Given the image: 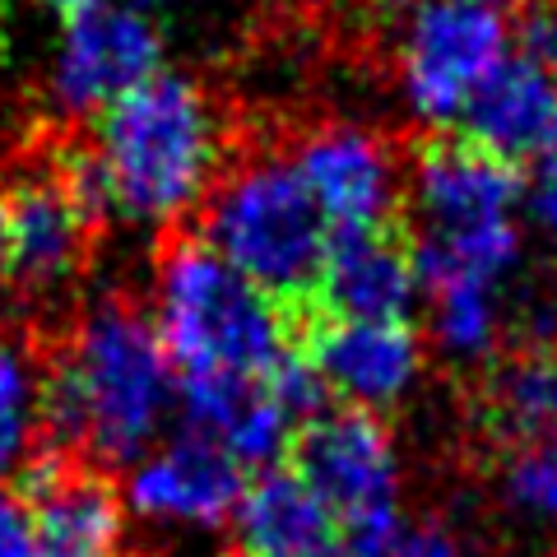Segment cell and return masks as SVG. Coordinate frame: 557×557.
<instances>
[{"label": "cell", "mask_w": 557, "mask_h": 557, "mask_svg": "<svg viewBox=\"0 0 557 557\" xmlns=\"http://www.w3.org/2000/svg\"><path fill=\"white\" fill-rule=\"evenodd\" d=\"M293 168L335 237L386 233L405 205L409 172L386 135L354 121H325L293 145Z\"/></svg>", "instance_id": "ba28073f"}, {"label": "cell", "mask_w": 557, "mask_h": 557, "mask_svg": "<svg viewBox=\"0 0 557 557\" xmlns=\"http://www.w3.org/2000/svg\"><path fill=\"white\" fill-rule=\"evenodd\" d=\"M405 200L423 237H446L516 223V209L525 205V182L516 168L483 153L469 139H432L409 163Z\"/></svg>", "instance_id": "7c38bea8"}, {"label": "cell", "mask_w": 557, "mask_h": 557, "mask_svg": "<svg viewBox=\"0 0 557 557\" xmlns=\"http://www.w3.org/2000/svg\"><path fill=\"white\" fill-rule=\"evenodd\" d=\"M47 450V368L38 354L0 335V483H20Z\"/></svg>", "instance_id": "d6986e66"}, {"label": "cell", "mask_w": 557, "mask_h": 557, "mask_svg": "<svg viewBox=\"0 0 557 557\" xmlns=\"http://www.w3.org/2000/svg\"><path fill=\"white\" fill-rule=\"evenodd\" d=\"M479 5H493V10H507V5H520V10H534V5H548V0H479Z\"/></svg>", "instance_id": "83f0119b"}, {"label": "cell", "mask_w": 557, "mask_h": 557, "mask_svg": "<svg viewBox=\"0 0 557 557\" xmlns=\"http://www.w3.org/2000/svg\"><path fill=\"white\" fill-rule=\"evenodd\" d=\"M163 70V38L126 0H89L61 20L47 94L65 116H102Z\"/></svg>", "instance_id": "52a82bcc"}, {"label": "cell", "mask_w": 557, "mask_h": 557, "mask_svg": "<svg viewBox=\"0 0 557 557\" xmlns=\"http://www.w3.org/2000/svg\"><path fill=\"white\" fill-rule=\"evenodd\" d=\"M200 242L260 293L293 307L317 293L335 233L288 153H251L223 172L205 200Z\"/></svg>", "instance_id": "277c9868"}, {"label": "cell", "mask_w": 557, "mask_h": 557, "mask_svg": "<svg viewBox=\"0 0 557 557\" xmlns=\"http://www.w3.org/2000/svg\"><path fill=\"white\" fill-rule=\"evenodd\" d=\"M465 139L507 168H539L557 153V65L511 51L465 112Z\"/></svg>", "instance_id": "5bb4252c"}, {"label": "cell", "mask_w": 557, "mask_h": 557, "mask_svg": "<svg viewBox=\"0 0 557 557\" xmlns=\"http://www.w3.org/2000/svg\"><path fill=\"white\" fill-rule=\"evenodd\" d=\"M483 418L502 442H557V344L507 358L483 386Z\"/></svg>", "instance_id": "e0dca14e"}, {"label": "cell", "mask_w": 557, "mask_h": 557, "mask_svg": "<svg viewBox=\"0 0 557 557\" xmlns=\"http://www.w3.org/2000/svg\"><path fill=\"white\" fill-rule=\"evenodd\" d=\"M344 557H469L465 539L442 520H409L399 516L391 525L348 534Z\"/></svg>", "instance_id": "7402d4cb"}, {"label": "cell", "mask_w": 557, "mask_h": 557, "mask_svg": "<svg viewBox=\"0 0 557 557\" xmlns=\"http://www.w3.org/2000/svg\"><path fill=\"white\" fill-rule=\"evenodd\" d=\"M172 409L177 368L149 311L121 293L84 307L47 362V450L131 469L159 446Z\"/></svg>", "instance_id": "7a4b0ae2"}, {"label": "cell", "mask_w": 557, "mask_h": 557, "mask_svg": "<svg viewBox=\"0 0 557 557\" xmlns=\"http://www.w3.org/2000/svg\"><path fill=\"white\" fill-rule=\"evenodd\" d=\"M177 409L186 432L214 442L242 469L270 474L293 460L302 418L293 413L270 381L242 376H177Z\"/></svg>", "instance_id": "4fadbf2b"}, {"label": "cell", "mask_w": 557, "mask_h": 557, "mask_svg": "<svg viewBox=\"0 0 557 557\" xmlns=\"http://www.w3.org/2000/svg\"><path fill=\"white\" fill-rule=\"evenodd\" d=\"M497 497L520 525L557 534V442L516 446L497 469Z\"/></svg>", "instance_id": "44dd1931"}, {"label": "cell", "mask_w": 557, "mask_h": 557, "mask_svg": "<svg viewBox=\"0 0 557 557\" xmlns=\"http://www.w3.org/2000/svg\"><path fill=\"white\" fill-rule=\"evenodd\" d=\"M511 33H516V51H520V57L557 65V0L525 10V20H520Z\"/></svg>", "instance_id": "cb8c5ba5"}, {"label": "cell", "mask_w": 557, "mask_h": 557, "mask_svg": "<svg viewBox=\"0 0 557 557\" xmlns=\"http://www.w3.org/2000/svg\"><path fill=\"white\" fill-rule=\"evenodd\" d=\"M38 557H98V553H75V548H42V544H38Z\"/></svg>", "instance_id": "f546056e"}, {"label": "cell", "mask_w": 557, "mask_h": 557, "mask_svg": "<svg viewBox=\"0 0 557 557\" xmlns=\"http://www.w3.org/2000/svg\"><path fill=\"white\" fill-rule=\"evenodd\" d=\"M131 10H139V14H153V10H163V5H172V0H126Z\"/></svg>", "instance_id": "f1b7e54d"}, {"label": "cell", "mask_w": 557, "mask_h": 557, "mask_svg": "<svg viewBox=\"0 0 557 557\" xmlns=\"http://www.w3.org/2000/svg\"><path fill=\"white\" fill-rule=\"evenodd\" d=\"M219 102L205 84L177 70H159L94 121L89 145L57 159L79 205L135 228H168L190 219L214 196L228 168Z\"/></svg>", "instance_id": "6da1fadb"}, {"label": "cell", "mask_w": 557, "mask_h": 557, "mask_svg": "<svg viewBox=\"0 0 557 557\" xmlns=\"http://www.w3.org/2000/svg\"><path fill=\"white\" fill-rule=\"evenodd\" d=\"M242 497H247V469L186 428L145 450L121 483L126 516L172 534H214L233 525Z\"/></svg>", "instance_id": "9c48e42d"}, {"label": "cell", "mask_w": 557, "mask_h": 557, "mask_svg": "<svg viewBox=\"0 0 557 557\" xmlns=\"http://www.w3.org/2000/svg\"><path fill=\"white\" fill-rule=\"evenodd\" d=\"M233 534L237 557H344L348 544L335 511L284 465L247 483Z\"/></svg>", "instance_id": "2e32d148"}, {"label": "cell", "mask_w": 557, "mask_h": 557, "mask_svg": "<svg viewBox=\"0 0 557 557\" xmlns=\"http://www.w3.org/2000/svg\"><path fill=\"white\" fill-rule=\"evenodd\" d=\"M423 293L437 288H507L511 274L525 260V233L520 223H493L474 233H446V237H418L413 247Z\"/></svg>", "instance_id": "ac0fdd59"}, {"label": "cell", "mask_w": 557, "mask_h": 557, "mask_svg": "<svg viewBox=\"0 0 557 557\" xmlns=\"http://www.w3.org/2000/svg\"><path fill=\"white\" fill-rule=\"evenodd\" d=\"M428 335L450 362L474 368L502 348L507 302L497 288H437L428 293Z\"/></svg>", "instance_id": "ffe728a7"}, {"label": "cell", "mask_w": 557, "mask_h": 557, "mask_svg": "<svg viewBox=\"0 0 557 557\" xmlns=\"http://www.w3.org/2000/svg\"><path fill=\"white\" fill-rule=\"evenodd\" d=\"M149 317L177 376L270 381L298 354L293 307L223 265L200 237L172 242L159 256Z\"/></svg>", "instance_id": "3957f363"}, {"label": "cell", "mask_w": 557, "mask_h": 557, "mask_svg": "<svg viewBox=\"0 0 557 557\" xmlns=\"http://www.w3.org/2000/svg\"><path fill=\"white\" fill-rule=\"evenodd\" d=\"M0 557H38V530L20 497L0 493Z\"/></svg>", "instance_id": "d4e9b609"}, {"label": "cell", "mask_w": 557, "mask_h": 557, "mask_svg": "<svg viewBox=\"0 0 557 557\" xmlns=\"http://www.w3.org/2000/svg\"><path fill=\"white\" fill-rule=\"evenodd\" d=\"M28 5H38V10H47V14H57V20H70V14L84 10L89 0H28Z\"/></svg>", "instance_id": "484cf974"}, {"label": "cell", "mask_w": 557, "mask_h": 557, "mask_svg": "<svg viewBox=\"0 0 557 557\" xmlns=\"http://www.w3.org/2000/svg\"><path fill=\"white\" fill-rule=\"evenodd\" d=\"M293 474L317 493L344 534L391 525L405 511V465L391 428L362 409H321L302 423L293 446Z\"/></svg>", "instance_id": "8992f818"}, {"label": "cell", "mask_w": 557, "mask_h": 557, "mask_svg": "<svg viewBox=\"0 0 557 557\" xmlns=\"http://www.w3.org/2000/svg\"><path fill=\"white\" fill-rule=\"evenodd\" d=\"M5 223H10L5 278H14L33 298H51V293L70 288L79 270L89 265L94 214L79 205L57 163L14 177V186L5 190Z\"/></svg>", "instance_id": "8fae6325"}, {"label": "cell", "mask_w": 557, "mask_h": 557, "mask_svg": "<svg viewBox=\"0 0 557 557\" xmlns=\"http://www.w3.org/2000/svg\"><path fill=\"white\" fill-rule=\"evenodd\" d=\"M423 298L413 247L386 233L335 237L317 278L311 302L335 321H409L413 302Z\"/></svg>", "instance_id": "9a60e30c"}, {"label": "cell", "mask_w": 557, "mask_h": 557, "mask_svg": "<svg viewBox=\"0 0 557 557\" xmlns=\"http://www.w3.org/2000/svg\"><path fill=\"white\" fill-rule=\"evenodd\" d=\"M516 51L507 14L479 0H399L395 84L418 126H460L469 102Z\"/></svg>", "instance_id": "5b68a950"}, {"label": "cell", "mask_w": 557, "mask_h": 557, "mask_svg": "<svg viewBox=\"0 0 557 557\" xmlns=\"http://www.w3.org/2000/svg\"><path fill=\"white\" fill-rule=\"evenodd\" d=\"M520 209H525L530 228L557 247V153L548 163H539L525 177V205H520Z\"/></svg>", "instance_id": "603a6c76"}, {"label": "cell", "mask_w": 557, "mask_h": 557, "mask_svg": "<svg viewBox=\"0 0 557 557\" xmlns=\"http://www.w3.org/2000/svg\"><path fill=\"white\" fill-rule=\"evenodd\" d=\"M10 265V223H5V190H0V278Z\"/></svg>", "instance_id": "4316f807"}, {"label": "cell", "mask_w": 557, "mask_h": 557, "mask_svg": "<svg viewBox=\"0 0 557 557\" xmlns=\"http://www.w3.org/2000/svg\"><path fill=\"white\" fill-rule=\"evenodd\" d=\"M302 358L317 372L325 399L376 418L405 405L428 372V344L409 321L321 317L307 330Z\"/></svg>", "instance_id": "30bf717a"}]
</instances>
